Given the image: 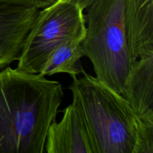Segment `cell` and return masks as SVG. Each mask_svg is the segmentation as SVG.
Here are the masks:
<instances>
[{"label":"cell","instance_id":"1","mask_svg":"<svg viewBox=\"0 0 153 153\" xmlns=\"http://www.w3.org/2000/svg\"><path fill=\"white\" fill-rule=\"evenodd\" d=\"M64 94L61 83L10 67L0 70V153H43Z\"/></svg>","mask_w":153,"mask_h":153},{"label":"cell","instance_id":"2","mask_svg":"<svg viewBox=\"0 0 153 153\" xmlns=\"http://www.w3.org/2000/svg\"><path fill=\"white\" fill-rule=\"evenodd\" d=\"M69 87L73 106L83 120L94 153H133L137 117L128 102L100 82L82 72Z\"/></svg>","mask_w":153,"mask_h":153},{"label":"cell","instance_id":"3","mask_svg":"<svg viewBox=\"0 0 153 153\" xmlns=\"http://www.w3.org/2000/svg\"><path fill=\"white\" fill-rule=\"evenodd\" d=\"M126 0H95L88 7L82 45L96 77L122 94L131 68L125 24Z\"/></svg>","mask_w":153,"mask_h":153},{"label":"cell","instance_id":"4","mask_svg":"<svg viewBox=\"0 0 153 153\" xmlns=\"http://www.w3.org/2000/svg\"><path fill=\"white\" fill-rule=\"evenodd\" d=\"M84 10L79 0H56L38 11L22 43L16 68L40 73L49 55L62 42L84 40Z\"/></svg>","mask_w":153,"mask_h":153},{"label":"cell","instance_id":"5","mask_svg":"<svg viewBox=\"0 0 153 153\" xmlns=\"http://www.w3.org/2000/svg\"><path fill=\"white\" fill-rule=\"evenodd\" d=\"M38 11L34 7L0 4V70L18 60Z\"/></svg>","mask_w":153,"mask_h":153},{"label":"cell","instance_id":"6","mask_svg":"<svg viewBox=\"0 0 153 153\" xmlns=\"http://www.w3.org/2000/svg\"><path fill=\"white\" fill-rule=\"evenodd\" d=\"M47 153H94L86 126L73 104L67 106L59 123L48 128L45 143Z\"/></svg>","mask_w":153,"mask_h":153},{"label":"cell","instance_id":"7","mask_svg":"<svg viewBox=\"0 0 153 153\" xmlns=\"http://www.w3.org/2000/svg\"><path fill=\"white\" fill-rule=\"evenodd\" d=\"M125 24L131 65L153 55V0H126Z\"/></svg>","mask_w":153,"mask_h":153},{"label":"cell","instance_id":"8","mask_svg":"<svg viewBox=\"0 0 153 153\" xmlns=\"http://www.w3.org/2000/svg\"><path fill=\"white\" fill-rule=\"evenodd\" d=\"M121 95L136 117L153 114V55L131 64Z\"/></svg>","mask_w":153,"mask_h":153},{"label":"cell","instance_id":"9","mask_svg":"<svg viewBox=\"0 0 153 153\" xmlns=\"http://www.w3.org/2000/svg\"><path fill=\"white\" fill-rule=\"evenodd\" d=\"M81 39H69L58 45L43 64L40 74L52 76L56 73H68L72 78L80 75L83 68L79 61L85 56Z\"/></svg>","mask_w":153,"mask_h":153},{"label":"cell","instance_id":"10","mask_svg":"<svg viewBox=\"0 0 153 153\" xmlns=\"http://www.w3.org/2000/svg\"><path fill=\"white\" fill-rule=\"evenodd\" d=\"M136 117L137 133L133 153H153V114Z\"/></svg>","mask_w":153,"mask_h":153},{"label":"cell","instance_id":"11","mask_svg":"<svg viewBox=\"0 0 153 153\" xmlns=\"http://www.w3.org/2000/svg\"><path fill=\"white\" fill-rule=\"evenodd\" d=\"M55 1L56 0H0V4H16L40 9L47 7Z\"/></svg>","mask_w":153,"mask_h":153},{"label":"cell","instance_id":"12","mask_svg":"<svg viewBox=\"0 0 153 153\" xmlns=\"http://www.w3.org/2000/svg\"><path fill=\"white\" fill-rule=\"evenodd\" d=\"M94 1H95V0H79V3H80V4L82 5V7H83L84 9L89 7Z\"/></svg>","mask_w":153,"mask_h":153}]
</instances>
